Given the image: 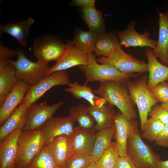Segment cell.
Segmentation results:
<instances>
[{
  "label": "cell",
  "mask_w": 168,
  "mask_h": 168,
  "mask_svg": "<svg viewBox=\"0 0 168 168\" xmlns=\"http://www.w3.org/2000/svg\"><path fill=\"white\" fill-rule=\"evenodd\" d=\"M96 61L100 64L112 65L123 72L143 73L148 71L147 63L126 53L121 47L108 56L101 57Z\"/></svg>",
  "instance_id": "cell-8"
},
{
  "label": "cell",
  "mask_w": 168,
  "mask_h": 168,
  "mask_svg": "<svg viewBox=\"0 0 168 168\" xmlns=\"http://www.w3.org/2000/svg\"><path fill=\"white\" fill-rule=\"evenodd\" d=\"M127 154L138 168H157L159 155L145 144L138 130L127 141Z\"/></svg>",
  "instance_id": "cell-5"
},
{
  "label": "cell",
  "mask_w": 168,
  "mask_h": 168,
  "mask_svg": "<svg viewBox=\"0 0 168 168\" xmlns=\"http://www.w3.org/2000/svg\"><path fill=\"white\" fill-rule=\"evenodd\" d=\"M138 123L134 119L129 120L119 111L117 113L115 120L114 138L119 156L127 154L128 138L138 130Z\"/></svg>",
  "instance_id": "cell-12"
},
{
  "label": "cell",
  "mask_w": 168,
  "mask_h": 168,
  "mask_svg": "<svg viewBox=\"0 0 168 168\" xmlns=\"http://www.w3.org/2000/svg\"><path fill=\"white\" fill-rule=\"evenodd\" d=\"M26 168H64L58 165L44 146Z\"/></svg>",
  "instance_id": "cell-32"
},
{
  "label": "cell",
  "mask_w": 168,
  "mask_h": 168,
  "mask_svg": "<svg viewBox=\"0 0 168 168\" xmlns=\"http://www.w3.org/2000/svg\"><path fill=\"white\" fill-rule=\"evenodd\" d=\"M28 107L22 101L0 127V142L13 131L22 129L27 120Z\"/></svg>",
  "instance_id": "cell-23"
},
{
  "label": "cell",
  "mask_w": 168,
  "mask_h": 168,
  "mask_svg": "<svg viewBox=\"0 0 168 168\" xmlns=\"http://www.w3.org/2000/svg\"><path fill=\"white\" fill-rule=\"evenodd\" d=\"M95 0H73L71 4L74 6H76L83 8L88 7H95Z\"/></svg>",
  "instance_id": "cell-39"
},
{
  "label": "cell",
  "mask_w": 168,
  "mask_h": 168,
  "mask_svg": "<svg viewBox=\"0 0 168 168\" xmlns=\"http://www.w3.org/2000/svg\"><path fill=\"white\" fill-rule=\"evenodd\" d=\"M15 168H17V167L16 166V167Z\"/></svg>",
  "instance_id": "cell-43"
},
{
  "label": "cell",
  "mask_w": 168,
  "mask_h": 168,
  "mask_svg": "<svg viewBox=\"0 0 168 168\" xmlns=\"http://www.w3.org/2000/svg\"><path fill=\"white\" fill-rule=\"evenodd\" d=\"M87 108L90 114L96 122L93 128L95 131L115 127V120L117 113L113 106L105 102L100 107H94L89 104Z\"/></svg>",
  "instance_id": "cell-21"
},
{
  "label": "cell",
  "mask_w": 168,
  "mask_h": 168,
  "mask_svg": "<svg viewBox=\"0 0 168 168\" xmlns=\"http://www.w3.org/2000/svg\"><path fill=\"white\" fill-rule=\"evenodd\" d=\"M119 156L116 142H111L96 162L97 168H114Z\"/></svg>",
  "instance_id": "cell-31"
},
{
  "label": "cell",
  "mask_w": 168,
  "mask_h": 168,
  "mask_svg": "<svg viewBox=\"0 0 168 168\" xmlns=\"http://www.w3.org/2000/svg\"><path fill=\"white\" fill-rule=\"evenodd\" d=\"M44 145V138L40 128L22 131L18 140L16 166L26 168Z\"/></svg>",
  "instance_id": "cell-4"
},
{
  "label": "cell",
  "mask_w": 168,
  "mask_h": 168,
  "mask_svg": "<svg viewBox=\"0 0 168 168\" xmlns=\"http://www.w3.org/2000/svg\"><path fill=\"white\" fill-rule=\"evenodd\" d=\"M68 85L69 87L64 88V91L70 93L77 99H85L93 106L100 107L105 102L99 96H95L94 90L88 86L86 83L82 85L75 81L73 82H70Z\"/></svg>",
  "instance_id": "cell-25"
},
{
  "label": "cell",
  "mask_w": 168,
  "mask_h": 168,
  "mask_svg": "<svg viewBox=\"0 0 168 168\" xmlns=\"http://www.w3.org/2000/svg\"><path fill=\"white\" fill-rule=\"evenodd\" d=\"M75 122L69 116H52L40 128L43 135L45 145L49 143L57 136L64 134H72Z\"/></svg>",
  "instance_id": "cell-15"
},
{
  "label": "cell",
  "mask_w": 168,
  "mask_h": 168,
  "mask_svg": "<svg viewBox=\"0 0 168 168\" xmlns=\"http://www.w3.org/2000/svg\"><path fill=\"white\" fill-rule=\"evenodd\" d=\"M65 44L53 35H44L35 38L33 45V51L38 62L44 64L54 60L57 62L66 50Z\"/></svg>",
  "instance_id": "cell-6"
},
{
  "label": "cell",
  "mask_w": 168,
  "mask_h": 168,
  "mask_svg": "<svg viewBox=\"0 0 168 168\" xmlns=\"http://www.w3.org/2000/svg\"><path fill=\"white\" fill-rule=\"evenodd\" d=\"M12 57L8 55H0V107L19 79L16 68L11 62Z\"/></svg>",
  "instance_id": "cell-14"
},
{
  "label": "cell",
  "mask_w": 168,
  "mask_h": 168,
  "mask_svg": "<svg viewBox=\"0 0 168 168\" xmlns=\"http://www.w3.org/2000/svg\"><path fill=\"white\" fill-rule=\"evenodd\" d=\"M90 61L86 65H81L78 68L84 74L86 78L85 83L93 81L100 83L108 81H114L125 83L128 80L137 76L134 73L122 72L114 66L98 63L95 54H88Z\"/></svg>",
  "instance_id": "cell-3"
},
{
  "label": "cell",
  "mask_w": 168,
  "mask_h": 168,
  "mask_svg": "<svg viewBox=\"0 0 168 168\" xmlns=\"http://www.w3.org/2000/svg\"><path fill=\"white\" fill-rule=\"evenodd\" d=\"M91 162L90 155L71 154L64 166V168H88Z\"/></svg>",
  "instance_id": "cell-34"
},
{
  "label": "cell",
  "mask_w": 168,
  "mask_h": 168,
  "mask_svg": "<svg viewBox=\"0 0 168 168\" xmlns=\"http://www.w3.org/2000/svg\"><path fill=\"white\" fill-rule=\"evenodd\" d=\"M114 168H138L134 164L129 156H119Z\"/></svg>",
  "instance_id": "cell-37"
},
{
  "label": "cell",
  "mask_w": 168,
  "mask_h": 168,
  "mask_svg": "<svg viewBox=\"0 0 168 168\" xmlns=\"http://www.w3.org/2000/svg\"><path fill=\"white\" fill-rule=\"evenodd\" d=\"M115 127L102 129L96 134L94 145L90 155L91 162L96 163L111 143Z\"/></svg>",
  "instance_id": "cell-27"
},
{
  "label": "cell",
  "mask_w": 168,
  "mask_h": 168,
  "mask_svg": "<svg viewBox=\"0 0 168 168\" xmlns=\"http://www.w3.org/2000/svg\"><path fill=\"white\" fill-rule=\"evenodd\" d=\"M125 83L106 81L100 83L94 92L105 101L116 106L128 119L132 120L136 118L137 114Z\"/></svg>",
  "instance_id": "cell-1"
},
{
  "label": "cell",
  "mask_w": 168,
  "mask_h": 168,
  "mask_svg": "<svg viewBox=\"0 0 168 168\" xmlns=\"http://www.w3.org/2000/svg\"><path fill=\"white\" fill-rule=\"evenodd\" d=\"M88 168H97L96 163L94 162H91L90 166Z\"/></svg>",
  "instance_id": "cell-41"
},
{
  "label": "cell",
  "mask_w": 168,
  "mask_h": 168,
  "mask_svg": "<svg viewBox=\"0 0 168 168\" xmlns=\"http://www.w3.org/2000/svg\"><path fill=\"white\" fill-rule=\"evenodd\" d=\"M95 131L77 126L72 134L71 154L90 155L95 142Z\"/></svg>",
  "instance_id": "cell-18"
},
{
  "label": "cell",
  "mask_w": 168,
  "mask_h": 168,
  "mask_svg": "<svg viewBox=\"0 0 168 168\" xmlns=\"http://www.w3.org/2000/svg\"><path fill=\"white\" fill-rule=\"evenodd\" d=\"M136 24L135 21H132L125 30L115 33L119 40L121 46L145 47L155 49L157 41L150 38L149 33L147 30L142 34L138 33L135 29Z\"/></svg>",
  "instance_id": "cell-13"
},
{
  "label": "cell",
  "mask_w": 168,
  "mask_h": 168,
  "mask_svg": "<svg viewBox=\"0 0 168 168\" xmlns=\"http://www.w3.org/2000/svg\"><path fill=\"white\" fill-rule=\"evenodd\" d=\"M82 15L89 30L99 35L105 32L104 21L102 12L95 7L82 8Z\"/></svg>",
  "instance_id": "cell-28"
},
{
  "label": "cell",
  "mask_w": 168,
  "mask_h": 168,
  "mask_svg": "<svg viewBox=\"0 0 168 168\" xmlns=\"http://www.w3.org/2000/svg\"><path fill=\"white\" fill-rule=\"evenodd\" d=\"M121 47L119 40L115 34L105 32L98 35L94 54L96 56L107 57Z\"/></svg>",
  "instance_id": "cell-26"
},
{
  "label": "cell",
  "mask_w": 168,
  "mask_h": 168,
  "mask_svg": "<svg viewBox=\"0 0 168 168\" xmlns=\"http://www.w3.org/2000/svg\"><path fill=\"white\" fill-rule=\"evenodd\" d=\"M65 53L55 64L46 71V76L58 71L66 70L71 67L86 65L90 61V56L87 54L75 47L68 41Z\"/></svg>",
  "instance_id": "cell-11"
},
{
  "label": "cell",
  "mask_w": 168,
  "mask_h": 168,
  "mask_svg": "<svg viewBox=\"0 0 168 168\" xmlns=\"http://www.w3.org/2000/svg\"><path fill=\"white\" fill-rule=\"evenodd\" d=\"M35 20L31 17L16 22L0 24V34L7 33L17 40L22 47L26 45L30 26L35 22Z\"/></svg>",
  "instance_id": "cell-24"
},
{
  "label": "cell",
  "mask_w": 168,
  "mask_h": 168,
  "mask_svg": "<svg viewBox=\"0 0 168 168\" xmlns=\"http://www.w3.org/2000/svg\"><path fill=\"white\" fill-rule=\"evenodd\" d=\"M155 142L156 145L168 147V124L165 125Z\"/></svg>",
  "instance_id": "cell-38"
},
{
  "label": "cell",
  "mask_w": 168,
  "mask_h": 168,
  "mask_svg": "<svg viewBox=\"0 0 168 168\" xmlns=\"http://www.w3.org/2000/svg\"><path fill=\"white\" fill-rule=\"evenodd\" d=\"M161 106L168 110V101L164 104H160Z\"/></svg>",
  "instance_id": "cell-42"
},
{
  "label": "cell",
  "mask_w": 168,
  "mask_h": 168,
  "mask_svg": "<svg viewBox=\"0 0 168 168\" xmlns=\"http://www.w3.org/2000/svg\"><path fill=\"white\" fill-rule=\"evenodd\" d=\"M158 38L155 49H152L157 58L162 63L168 67V12L158 11Z\"/></svg>",
  "instance_id": "cell-22"
},
{
  "label": "cell",
  "mask_w": 168,
  "mask_h": 168,
  "mask_svg": "<svg viewBox=\"0 0 168 168\" xmlns=\"http://www.w3.org/2000/svg\"><path fill=\"white\" fill-rule=\"evenodd\" d=\"M148 75H145L134 80L129 79L125 83L131 100L138 107L142 131L151 108L159 102L148 88Z\"/></svg>",
  "instance_id": "cell-2"
},
{
  "label": "cell",
  "mask_w": 168,
  "mask_h": 168,
  "mask_svg": "<svg viewBox=\"0 0 168 168\" xmlns=\"http://www.w3.org/2000/svg\"><path fill=\"white\" fill-rule=\"evenodd\" d=\"M144 54L148 60L147 85L150 90L157 84L168 80V67L158 60L151 48L146 47Z\"/></svg>",
  "instance_id": "cell-20"
},
{
  "label": "cell",
  "mask_w": 168,
  "mask_h": 168,
  "mask_svg": "<svg viewBox=\"0 0 168 168\" xmlns=\"http://www.w3.org/2000/svg\"><path fill=\"white\" fill-rule=\"evenodd\" d=\"M22 130H17L6 137L0 143V168H15L18 152V142Z\"/></svg>",
  "instance_id": "cell-16"
},
{
  "label": "cell",
  "mask_w": 168,
  "mask_h": 168,
  "mask_svg": "<svg viewBox=\"0 0 168 168\" xmlns=\"http://www.w3.org/2000/svg\"><path fill=\"white\" fill-rule=\"evenodd\" d=\"M148 115L159 120L165 125L168 124V110L158 103L152 107Z\"/></svg>",
  "instance_id": "cell-36"
},
{
  "label": "cell",
  "mask_w": 168,
  "mask_h": 168,
  "mask_svg": "<svg viewBox=\"0 0 168 168\" xmlns=\"http://www.w3.org/2000/svg\"><path fill=\"white\" fill-rule=\"evenodd\" d=\"M165 125L159 120L150 117L145 123L141 136L150 141H155Z\"/></svg>",
  "instance_id": "cell-33"
},
{
  "label": "cell",
  "mask_w": 168,
  "mask_h": 168,
  "mask_svg": "<svg viewBox=\"0 0 168 168\" xmlns=\"http://www.w3.org/2000/svg\"><path fill=\"white\" fill-rule=\"evenodd\" d=\"M69 116L79 126L86 128H92L95 125V120L90 114L87 107L80 104L72 105L69 110Z\"/></svg>",
  "instance_id": "cell-30"
},
{
  "label": "cell",
  "mask_w": 168,
  "mask_h": 168,
  "mask_svg": "<svg viewBox=\"0 0 168 168\" xmlns=\"http://www.w3.org/2000/svg\"><path fill=\"white\" fill-rule=\"evenodd\" d=\"M167 82H168V80L167 81Z\"/></svg>",
  "instance_id": "cell-44"
},
{
  "label": "cell",
  "mask_w": 168,
  "mask_h": 168,
  "mask_svg": "<svg viewBox=\"0 0 168 168\" xmlns=\"http://www.w3.org/2000/svg\"><path fill=\"white\" fill-rule=\"evenodd\" d=\"M70 82V78L66 70L55 71L45 76L36 84L30 87L23 101L28 107L52 87L68 85Z\"/></svg>",
  "instance_id": "cell-9"
},
{
  "label": "cell",
  "mask_w": 168,
  "mask_h": 168,
  "mask_svg": "<svg viewBox=\"0 0 168 168\" xmlns=\"http://www.w3.org/2000/svg\"><path fill=\"white\" fill-rule=\"evenodd\" d=\"M30 86L24 81L19 80L7 95L3 105L0 107V126L23 101Z\"/></svg>",
  "instance_id": "cell-17"
},
{
  "label": "cell",
  "mask_w": 168,
  "mask_h": 168,
  "mask_svg": "<svg viewBox=\"0 0 168 168\" xmlns=\"http://www.w3.org/2000/svg\"><path fill=\"white\" fill-rule=\"evenodd\" d=\"M64 103L63 101H60L49 105L46 101L40 104L32 103L28 108L26 123L22 131L40 128Z\"/></svg>",
  "instance_id": "cell-10"
},
{
  "label": "cell",
  "mask_w": 168,
  "mask_h": 168,
  "mask_svg": "<svg viewBox=\"0 0 168 168\" xmlns=\"http://www.w3.org/2000/svg\"><path fill=\"white\" fill-rule=\"evenodd\" d=\"M98 35L90 31L78 30L76 31L72 43L77 48L87 54L94 52Z\"/></svg>",
  "instance_id": "cell-29"
},
{
  "label": "cell",
  "mask_w": 168,
  "mask_h": 168,
  "mask_svg": "<svg viewBox=\"0 0 168 168\" xmlns=\"http://www.w3.org/2000/svg\"><path fill=\"white\" fill-rule=\"evenodd\" d=\"M17 167V168H19V167Z\"/></svg>",
  "instance_id": "cell-45"
},
{
  "label": "cell",
  "mask_w": 168,
  "mask_h": 168,
  "mask_svg": "<svg viewBox=\"0 0 168 168\" xmlns=\"http://www.w3.org/2000/svg\"><path fill=\"white\" fill-rule=\"evenodd\" d=\"M150 91L154 98L161 104L168 101L167 82H163L157 84Z\"/></svg>",
  "instance_id": "cell-35"
},
{
  "label": "cell",
  "mask_w": 168,
  "mask_h": 168,
  "mask_svg": "<svg viewBox=\"0 0 168 168\" xmlns=\"http://www.w3.org/2000/svg\"><path fill=\"white\" fill-rule=\"evenodd\" d=\"M72 134H64L54 138L44 146L57 164L63 167L71 154Z\"/></svg>",
  "instance_id": "cell-19"
},
{
  "label": "cell",
  "mask_w": 168,
  "mask_h": 168,
  "mask_svg": "<svg viewBox=\"0 0 168 168\" xmlns=\"http://www.w3.org/2000/svg\"><path fill=\"white\" fill-rule=\"evenodd\" d=\"M157 168H168V160L166 161L160 160Z\"/></svg>",
  "instance_id": "cell-40"
},
{
  "label": "cell",
  "mask_w": 168,
  "mask_h": 168,
  "mask_svg": "<svg viewBox=\"0 0 168 168\" xmlns=\"http://www.w3.org/2000/svg\"><path fill=\"white\" fill-rule=\"evenodd\" d=\"M16 51L17 59L11 61L16 68V76L19 80L32 86L46 76V71L50 67L48 64H44L29 60L22 50L17 49Z\"/></svg>",
  "instance_id": "cell-7"
}]
</instances>
